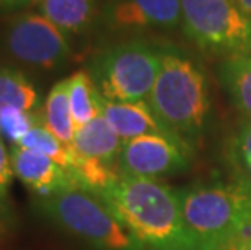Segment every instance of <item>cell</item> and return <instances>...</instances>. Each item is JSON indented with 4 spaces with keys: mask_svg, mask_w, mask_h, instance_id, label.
Returning a JSON list of instances; mask_svg holds the SVG:
<instances>
[{
    "mask_svg": "<svg viewBox=\"0 0 251 250\" xmlns=\"http://www.w3.org/2000/svg\"><path fill=\"white\" fill-rule=\"evenodd\" d=\"M3 51L23 65L54 70L70 57L67 33L44 15L25 13L8 21L2 34Z\"/></svg>",
    "mask_w": 251,
    "mask_h": 250,
    "instance_id": "cell-7",
    "label": "cell"
},
{
    "mask_svg": "<svg viewBox=\"0 0 251 250\" xmlns=\"http://www.w3.org/2000/svg\"><path fill=\"white\" fill-rule=\"evenodd\" d=\"M226 164L232 182L251 194V120L245 119L228 138Z\"/></svg>",
    "mask_w": 251,
    "mask_h": 250,
    "instance_id": "cell-17",
    "label": "cell"
},
{
    "mask_svg": "<svg viewBox=\"0 0 251 250\" xmlns=\"http://www.w3.org/2000/svg\"><path fill=\"white\" fill-rule=\"evenodd\" d=\"M104 20L115 31H170L181 26V3L180 0H107Z\"/></svg>",
    "mask_w": 251,
    "mask_h": 250,
    "instance_id": "cell-9",
    "label": "cell"
},
{
    "mask_svg": "<svg viewBox=\"0 0 251 250\" xmlns=\"http://www.w3.org/2000/svg\"><path fill=\"white\" fill-rule=\"evenodd\" d=\"M15 175L26 187L44 198L70 189H83L75 174L44 154L13 145L10 150Z\"/></svg>",
    "mask_w": 251,
    "mask_h": 250,
    "instance_id": "cell-10",
    "label": "cell"
},
{
    "mask_svg": "<svg viewBox=\"0 0 251 250\" xmlns=\"http://www.w3.org/2000/svg\"><path fill=\"white\" fill-rule=\"evenodd\" d=\"M122 145L124 140L107 124V120L99 115L76 129L72 148L79 156L96 159L119 171L117 163H119Z\"/></svg>",
    "mask_w": 251,
    "mask_h": 250,
    "instance_id": "cell-12",
    "label": "cell"
},
{
    "mask_svg": "<svg viewBox=\"0 0 251 250\" xmlns=\"http://www.w3.org/2000/svg\"><path fill=\"white\" fill-rule=\"evenodd\" d=\"M39 96L31 83V80L23 72L13 67L0 65V111L20 109L31 112Z\"/></svg>",
    "mask_w": 251,
    "mask_h": 250,
    "instance_id": "cell-18",
    "label": "cell"
},
{
    "mask_svg": "<svg viewBox=\"0 0 251 250\" xmlns=\"http://www.w3.org/2000/svg\"><path fill=\"white\" fill-rule=\"evenodd\" d=\"M222 250H251V227L228 242Z\"/></svg>",
    "mask_w": 251,
    "mask_h": 250,
    "instance_id": "cell-22",
    "label": "cell"
},
{
    "mask_svg": "<svg viewBox=\"0 0 251 250\" xmlns=\"http://www.w3.org/2000/svg\"><path fill=\"white\" fill-rule=\"evenodd\" d=\"M161 60V49L143 41H126L96 56L89 75L105 99L119 103L148 101Z\"/></svg>",
    "mask_w": 251,
    "mask_h": 250,
    "instance_id": "cell-5",
    "label": "cell"
},
{
    "mask_svg": "<svg viewBox=\"0 0 251 250\" xmlns=\"http://www.w3.org/2000/svg\"><path fill=\"white\" fill-rule=\"evenodd\" d=\"M68 99L76 129L100 115L104 98L96 88L89 72L79 70L68 78Z\"/></svg>",
    "mask_w": 251,
    "mask_h": 250,
    "instance_id": "cell-15",
    "label": "cell"
},
{
    "mask_svg": "<svg viewBox=\"0 0 251 250\" xmlns=\"http://www.w3.org/2000/svg\"><path fill=\"white\" fill-rule=\"evenodd\" d=\"M41 12L63 33H79L89 25L96 0H41Z\"/></svg>",
    "mask_w": 251,
    "mask_h": 250,
    "instance_id": "cell-16",
    "label": "cell"
},
{
    "mask_svg": "<svg viewBox=\"0 0 251 250\" xmlns=\"http://www.w3.org/2000/svg\"><path fill=\"white\" fill-rule=\"evenodd\" d=\"M42 124L33 112H26L20 109H3L0 111V138H7L13 145H18L31 129Z\"/></svg>",
    "mask_w": 251,
    "mask_h": 250,
    "instance_id": "cell-20",
    "label": "cell"
},
{
    "mask_svg": "<svg viewBox=\"0 0 251 250\" xmlns=\"http://www.w3.org/2000/svg\"><path fill=\"white\" fill-rule=\"evenodd\" d=\"M100 115L107 120V124L117 132V135L122 140H130V138L143 135H161L180 143L165 130V127L152 114L146 101L119 103V101H109L104 98L102 106H100ZM180 145H183V143H180Z\"/></svg>",
    "mask_w": 251,
    "mask_h": 250,
    "instance_id": "cell-11",
    "label": "cell"
},
{
    "mask_svg": "<svg viewBox=\"0 0 251 250\" xmlns=\"http://www.w3.org/2000/svg\"><path fill=\"white\" fill-rule=\"evenodd\" d=\"M146 103L175 140L190 148L200 145L209 114L206 75L175 49L162 51L161 68Z\"/></svg>",
    "mask_w": 251,
    "mask_h": 250,
    "instance_id": "cell-2",
    "label": "cell"
},
{
    "mask_svg": "<svg viewBox=\"0 0 251 250\" xmlns=\"http://www.w3.org/2000/svg\"><path fill=\"white\" fill-rule=\"evenodd\" d=\"M191 151L180 143L161 135H143L124 140L119 156L120 175L157 179L188 169Z\"/></svg>",
    "mask_w": 251,
    "mask_h": 250,
    "instance_id": "cell-8",
    "label": "cell"
},
{
    "mask_svg": "<svg viewBox=\"0 0 251 250\" xmlns=\"http://www.w3.org/2000/svg\"><path fill=\"white\" fill-rule=\"evenodd\" d=\"M13 175L15 172L12 166V156H10V151L5 146V141L0 138V210L5 203V198H7Z\"/></svg>",
    "mask_w": 251,
    "mask_h": 250,
    "instance_id": "cell-21",
    "label": "cell"
},
{
    "mask_svg": "<svg viewBox=\"0 0 251 250\" xmlns=\"http://www.w3.org/2000/svg\"><path fill=\"white\" fill-rule=\"evenodd\" d=\"M181 26L200 49L216 56L251 54V15L235 0H180Z\"/></svg>",
    "mask_w": 251,
    "mask_h": 250,
    "instance_id": "cell-6",
    "label": "cell"
},
{
    "mask_svg": "<svg viewBox=\"0 0 251 250\" xmlns=\"http://www.w3.org/2000/svg\"><path fill=\"white\" fill-rule=\"evenodd\" d=\"M219 80L235 108L251 120V54L226 57L219 65Z\"/></svg>",
    "mask_w": 251,
    "mask_h": 250,
    "instance_id": "cell-13",
    "label": "cell"
},
{
    "mask_svg": "<svg viewBox=\"0 0 251 250\" xmlns=\"http://www.w3.org/2000/svg\"><path fill=\"white\" fill-rule=\"evenodd\" d=\"M18 146L44 154V156L50 158L52 161L60 164L62 167H65L70 172L76 164V151L73 150L72 145H65L63 141L58 140L44 124H39L34 129H31L20 140Z\"/></svg>",
    "mask_w": 251,
    "mask_h": 250,
    "instance_id": "cell-19",
    "label": "cell"
},
{
    "mask_svg": "<svg viewBox=\"0 0 251 250\" xmlns=\"http://www.w3.org/2000/svg\"><path fill=\"white\" fill-rule=\"evenodd\" d=\"M36 210L60 229L98 250H144L109 206L86 189H70L37 198Z\"/></svg>",
    "mask_w": 251,
    "mask_h": 250,
    "instance_id": "cell-4",
    "label": "cell"
},
{
    "mask_svg": "<svg viewBox=\"0 0 251 250\" xmlns=\"http://www.w3.org/2000/svg\"><path fill=\"white\" fill-rule=\"evenodd\" d=\"M5 232H7V222L3 221L2 215H0V241H2V239H3Z\"/></svg>",
    "mask_w": 251,
    "mask_h": 250,
    "instance_id": "cell-25",
    "label": "cell"
},
{
    "mask_svg": "<svg viewBox=\"0 0 251 250\" xmlns=\"http://www.w3.org/2000/svg\"><path fill=\"white\" fill-rule=\"evenodd\" d=\"M238 3V7L243 10L245 13L251 15V0H235Z\"/></svg>",
    "mask_w": 251,
    "mask_h": 250,
    "instance_id": "cell-23",
    "label": "cell"
},
{
    "mask_svg": "<svg viewBox=\"0 0 251 250\" xmlns=\"http://www.w3.org/2000/svg\"><path fill=\"white\" fill-rule=\"evenodd\" d=\"M96 195L144 250H195L185 229L178 190L156 179L120 175Z\"/></svg>",
    "mask_w": 251,
    "mask_h": 250,
    "instance_id": "cell-1",
    "label": "cell"
},
{
    "mask_svg": "<svg viewBox=\"0 0 251 250\" xmlns=\"http://www.w3.org/2000/svg\"><path fill=\"white\" fill-rule=\"evenodd\" d=\"M185 229L195 250H222L251 227V194L228 185H195L178 190Z\"/></svg>",
    "mask_w": 251,
    "mask_h": 250,
    "instance_id": "cell-3",
    "label": "cell"
},
{
    "mask_svg": "<svg viewBox=\"0 0 251 250\" xmlns=\"http://www.w3.org/2000/svg\"><path fill=\"white\" fill-rule=\"evenodd\" d=\"M42 124L65 145H72L76 125H75L70 99H68V78L55 83L47 94Z\"/></svg>",
    "mask_w": 251,
    "mask_h": 250,
    "instance_id": "cell-14",
    "label": "cell"
},
{
    "mask_svg": "<svg viewBox=\"0 0 251 250\" xmlns=\"http://www.w3.org/2000/svg\"><path fill=\"white\" fill-rule=\"evenodd\" d=\"M28 2L29 0H3V3L8 5V7H18V5H25Z\"/></svg>",
    "mask_w": 251,
    "mask_h": 250,
    "instance_id": "cell-24",
    "label": "cell"
}]
</instances>
